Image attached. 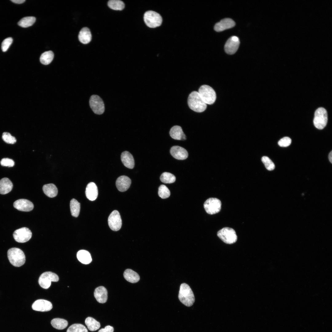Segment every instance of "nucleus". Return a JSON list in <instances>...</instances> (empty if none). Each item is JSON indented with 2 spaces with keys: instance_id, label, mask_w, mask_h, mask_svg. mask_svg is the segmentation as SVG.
Instances as JSON below:
<instances>
[{
  "instance_id": "nucleus-1",
  "label": "nucleus",
  "mask_w": 332,
  "mask_h": 332,
  "mask_svg": "<svg viewBox=\"0 0 332 332\" xmlns=\"http://www.w3.org/2000/svg\"><path fill=\"white\" fill-rule=\"evenodd\" d=\"M178 298L183 304L188 307L192 305L195 301L194 295L191 289L188 285L184 283L180 286Z\"/></svg>"
},
{
  "instance_id": "nucleus-2",
  "label": "nucleus",
  "mask_w": 332,
  "mask_h": 332,
  "mask_svg": "<svg viewBox=\"0 0 332 332\" xmlns=\"http://www.w3.org/2000/svg\"><path fill=\"white\" fill-rule=\"evenodd\" d=\"M188 103L190 108L195 112L201 113L206 109L207 105L203 101L198 92L194 91L189 94Z\"/></svg>"
},
{
  "instance_id": "nucleus-3",
  "label": "nucleus",
  "mask_w": 332,
  "mask_h": 332,
  "mask_svg": "<svg viewBox=\"0 0 332 332\" xmlns=\"http://www.w3.org/2000/svg\"><path fill=\"white\" fill-rule=\"evenodd\" d=\"M7 257L10 263L16 267H20L25 262V256L24 253L18 248H12L9 249L7 251Z\"/></svg>"
},
{
  "instance_id": "nucleus-4",
  "label": "nucleus",
  "mask_w": 332,
  "mask_h": 332,
  "mask_svg": "<svg viewBox=\"0 0 332 332\" xmlns=\"http://www.w3.org/2000/svg\"><path fill=\"white\" fill-rule=\"evenodd\" d=\"M199 94L204 102L206 104L211 105L215 102L216 99L215 92L210 86L203 85L199 89Z\"/></svg>"
},
{
  "instance_id": "nucleus-5",
  "label": "nucleus",
  "mask_w": 332,
  "mask_h": 332,
  "mask_svg": "<svg viewBox=\"0 0 332 332\" xmlns=\"http://www.w3.org/2000/svg\"><path fill=\"white\" fill-rule=\"evenodd\" d=\"M144 22L148 27L154 28L160 26L161 25L162 19L158 13L152 10L145 12L144 14Z\"/></svg>"
},
{
  "instance_id": "nucleus-6",
  "label": "nucleus",
  "mask_w": 332,
  "mask_h": 332,
  "mask_svg": "<svg viewBox=\"0 0 332 332\" xmlns=\"http://www.w3.org/2000/svg\"><path fill=\"white\" fill-rule=\"evenodd\" d=\"M328 121L327 111L322 107L318 108L315 111L313 123L315 127L319 129H323L326 125Z\"/></svg>"
},
{
  "instance_id": "nucleus-7",
  "label": "nucleus",
  "mask_w": 332,
  "mask_h": 332,
  "mask_svg": "<svg viewBox=\"0 0 332 332\" xmlns=\"http://www.w3.org/2000/svg\"><path fill=\"white\" fill-rule=\"evenodd\" d=\"M217 235L222 241L227 244L234 243L237 239L234 230L228 227H224L219 230L217 232Z\"/></svg>"
},
{
  "instance_id": "nucleus-8",
  "label": "nucleus",
  "mask_w": 332,
  "mask_h": 332,
  "mask_svg": "<svg viewBox=\"0 0 332 332\" xmlns=\"http://www.w3.org/2000/svg\"><path fill=\"white\" fill-rule=\"evenodd\" d=\"M59 280L58 275L53 272L47 271L43 273L40 276L38 283L42 288L47 289L50 287L52 282H57Z\"/></svg>"
},
{
  "instance_id": "nucleus-9",
  "label": "nucleus",
  "mask_w": 332,
  "mask_h": 332,
  "mask_svg": "<svg viewBox=\"0 0 332 332\" xmlns=\"http://www.w3.org/2000/svg\"><path fill=\"white\" fill-rule=\"evenodd\" d=\"M204 206L206 212L208 214L212 215L218 213L220 211L221 203L220 200L217 198H210L205 202Z\"/></svg>"
},
{
  "instance_id": "nucleus-10",
  "label": "nucleus",
  "mask_w": 332,
  "mask_h": 332,
  "mask_svg": "<svg viewBox=\"0 0 332 332\" xmlns=\"http://www.w3.org/2000/svg\"><path fill=\"white\" fill-rule=\"evenodd\" d=\"M90 106L93 112L96 114L101 115L105 110V105L102 99L98 95H92L89 100Z\"/></svg>"
},
{
  "instance_id": "nucleus-11",
  "label": "nucleus",
  "mask_w": 332,
  "mask_h": 332,
  "mask_svg": "<svg viewBox=\"0 0 332 332\" xmlns=\"http://www.w3.org/2000/svg\"><path fill=\"white\" fill-rule=\"evenodd\" d=\"M32 233L28 228L23 227L14 231L13 234L14 238L18 242L24 243L29 241L31 238Z\"/></svg>"
},
{
  "instance_id": "nucleus-12",
  "label": "nucleus",
  "mask_w": 332,
  "mask_h": 332,
  "mask_svg": "<svg viewBox=\"0 0 332 332\" xmlns=\"http://www.w3.org/2000/svg\"><path fill=\"white\" fill-rule=\"evenodd\" d=\"M108 223L110 228L113 231H118L121 229L122 220L117 211L115 210L111 213L108 218Z\"/></svg>"
},
{
  "instance_id": "nucleus-13",
  "label": "nucleus",
  "mask_w": 332,
  "mask_h": 332,
  "mask_svg": "<svg viewBox=\"0 0 332 332\" xmlns=\"http://www.w3.org/2000/svg\"><path fill=\"white\" fill-rule=\"evenodd\" d=\"M240 44L238 37L233 36L228 39L224 45L226 52L229 54H234L238 50Z\"/></svg>"
},
{
  "instance_id": "nucleus-14",
  "label": "nucleus",
  "mask_w": 332,
  "mask_h": 332,
  "mask_svg": "<svg viewBox=\"0 0 332 332\" xmlns=\"http://www.w3.org/2000/svg\"><path fill=\"white\" fill-rule=\"evenodd\" d=\"M32 309L41 312L48 311L52 308L51 303L47 300L40 299L35 301L32 305Z\"/></svg>"
},
{
  "instance_id": "nucleus-15",
  "label": "nucleus",
  "mask_w": 332,
  "mask_h": 332,
  "mask_svg": "<svg viewBox=\"0 0 332 332\" xmlns=\"http://www.w3.org/2000/svg\"><path fill=\"white\" fill-rule=\"evenodd\" d=\"M14 208L23 211H29L33 210L34 206L30 201L25 199H20L15 201L13 204Z\"/></svg>"
},
{
  "instance_id": "nucleus-16",
  "label": "nucleus",
  "mask_w": 332,
  "mask_h": 332,
  "mask_svg": "<svg viewBox=\"0 0 332 332\" xmlns=\"http://www.w3.org/2000/svg\"><path fill=\"white\" fill-rule=\"evenodd\" d=\"M172 156L175 158L179 160H184L187 158L188 153L183 148L178 146H172L170 150Z\"/></svg>"
},
{
  "instance_id": "nucleus-17",
  "label": "nucleus",
  "mask_w": 332,
  "mask_h": 332,
  "mask_svg": "<svg viewBox=\"0 0 332 332\" xmlns=\"http://www.w3.org/2000/svg\"><path fill=\"white\" fill-rule=\"evenodd\" d=\"M235 24V22L232 19L230 18H225L216 23L214 26V29L217 32H220L231 28L234 26Z\"/></svg>"
},
{
  "instance_id": "nucleus-18",
  "label": "nucleus",
  "mask_w": 332,
  "mask_h": 332,
  "mask_svg": "<svg viewBox=\"0 0 332 332\" xmlns=\"http://www.w3.org/2000/svg\"><path fill=\"white\" fill-rule=\"evenodd\" d=\"M131 183V180L129 178L126 176H122L117 178L116 184L119 191L124 192L129 188Z\"/></svg>"
},
{
  "instance_id": "nucleus-19",
  "label": "nucleus",
  "mask_w": 332,
  "mask_h": 332,
  "mask_svg": "<svg viewBox=\"0 0 332 332\" xmlns=\"http://www.w3.org/2000/svg\"><path fill=\"white\" fill-rule=\"evenodd\" d=\"M94 296L97 301L100 303L105 302L107 300V291L104 287L100 286L96 288L94 291Z\"/></svg>"
},
{
  "instance_id": "nucleus-20",
  "label": "nucleus",
  "mask_w": 332,
  "mask_h": 332,
  "mask_svg": "<svg viewBox=\"0 0 332 332\" xmlns=\"http://www.w3.org/2000/svg\"><path fill=\"white\" fill-rule=\"evenodd\" d=\"M98 194L97 187L95 183L91 182L87 185L85 190L87 198L90 200L93 201L97 198Z\"/></svg>"
},
{
  "instance_id": "nucleus-21",
  "label": "nucleus",
  "mask_w": 332,
  "mask_h": 332,
  "mask_svg": "<svg viewBox=\"0 0 332 332\" xmlns=\"http://www.w3.org/2000/svg\"><path fill=\"white\" fill-rule=\"evenodd\" d=\"M169 134L171 137L175 140H184L186 139L181 127L179 126L175 125L172 127L170 130Z\"/></svg>"
},
{
  "instance_id": "nucleus-22",
  "label": "nucleus",
  "mask_w": 332,
  "mask_h": 332,
  "mask_svg": "<svg viewBox=\"0 0 332 332\" xmlns=\"http://www.w3.org/2000/svg\"><path fill=\"white\" fill-rule=\"evenodd\" d=\"M121 159L122 163L127 168L129 169L133 168L134 160L132 155L128 152L125 151L121 155Z\"/></svg>"
},
{
  "instance_id": "nucleus-23",
  "label": "nucleus",
  "mask_w": 332,
  "mask_h": 332,
  "mask_svg": "<svg viewBox=\"0 0 332 332\" xmlns=\"http://www.w3.org/2000/svg\"><path fill=\"white\" fill-rule=\"evenodd\" d=\"M78 39L80 42L83 44L89 43L92 39V35L89 29L87 27L83 28L79 32Z\"/></svg>"
},
{
  "instance_id": "nucleus-24",
  "label": "nucleus",
  "mask_w": 332,
  "mask_h": 332,
  "mask_svg": "<svg viewBox=\"0 0 332 332\" xmlns=\"http://www.w3.org/2000/svg\"><path fill=\"white\" fill-rule=\"evenodd\" d=\"M13 187L12 182L8 178H4L0 180V194H7L11 191Z\"/></svg>"
},
{
  "instance_id": "nucleus-25",
  "label": "nucleus",
  "mask_w": 332,
  "mask_h": 332,
  "mask_svg": "<svg viewBox=\"0 0 332 332\" xmlns=\"http://www.w3.org/2000/svg\"><path fill=\"white\" fill-rule=\"evenodd\" d=\"M77 257L78 260L84 264H89L92 261L90 253L85 250H81L78 251L77 253Z\"/></svg>"
},
{
  "instance_id": "nucleus-26",
  "label": "nucleus",
  "mask_w": 332,
  "mask_h": 332,
  "mask_svg": "<svg viewBox=\"0 0 332 332\" xmlns=\"http://www.w3.org/2000/svg\"><path fill=\"white\" fill-rule=\"evenodd\" d=\"M124 276L126 280L131 283H136L140 279L139 275L136 272L129 269H127L124 271Z\"/></svg>"
},
{
  "instance_id": "nucleus-27",
  "label": "nucleus",
  "mask_w": 332,
  "mask_h": 332,
  "mask_svg": "<svg viewBox=\"0 0 332 332\" xmlns=\"http://www.w3.org/2000/svg\"><path fill=\"white\" fill-rule=\"evenodd\" d=\"M44 193L48 197L53 198L57 195L58 190L56 186L53 184H49L44 185L42 188Z\"/></svg>"
},
{
  "instance_id": "nucleus-28",
  "label": "nucleus",
  "mask_w": 332,
  "mask_h": 332,
  "mask_svg": "<svg viewBox=\"0 0 332 332\" xmlns=\"http://www.w3.org/2000/svg\"><path fill=\"white\" fill-rule=\"evenodd\" d=\"M85 323L88 329L91 331H95L100 327V324L96 320L91 317H88L85 321Z\"/></svg>"
},
{
  "instance_id": "nucleus-29",
  "label": "nucleus",
  "mask_w": 332,
  "mask_h": 332,
  "mask_svg": "<svg viewBox=\"0 0 332 332\" xmlns=\"http://www.w3.org/2000/svg\"><path fill=\"white\" fill-rule=\"evenodd\" d=\"M51 323L54 328L60 330L64 329L68 325V322L67 320L58 318L53 319L51 322Z\"/></svg>"
},
{
  "instance_id": "nucleus-30",
  "label": "nucleus",
  "mask_w": 332,
  "mask_h": 332,
  "mask_svg": "<svg viewBox=\"0 0 332 332\" xmlns=\"http://www.w3.org/2000/svg\"><path fill=\"white\" fill-rule=\"evenodd\" d=\"M70 211L72 215L77 217L79 215L80 210V204L74 199L71 200L70 204Z\"/></svg>"
},
{
  "instance_id": "nucleus-31",
  "label": "nucleus",
  "mask_w": 332,
  "mask_h": 332,
  "mask_svg": "<svg viewBox=\"0 0 332 332\" xmlns=\"http://www.w3.org/2000/svg\"><path fill=\"white\" fill-rule=\"evenodd\" d=\"M53 57L54 54L53 52L51 51H49L45 52L41 54L40 60L42 64L47 65L51 62Z\"/></svg>"
},
{
  "instance_id": "nucleus-32",
  "label": "nucleus",
  "mask_w": 332,
  "mask_h": 332,
  "mask_svg": "<svg viewBox=\"0 0 332 332\" xmlns=\"http://www.w3.org/2000/svg\"><path fill=\"white\" fill-rule=\"evenodd\" d=\"M36 19V18L34 17H25L18 22V24L22 27H28L32 26L35 22Z\"/></svg>"
},
{
  "instance_id": "nucleus-33",
  "label": "nucleus",
  "mask_w": 332,
  "mask_h": 332,
  "mask_svg": "<svg viewBox=\"0 0 332 332\" xmlns=\"http://www.w3.org/2000/svg\"><path fill=\"white\" fill-rule=\"evenodd\" d=\"M108 5L110 8L115 10H122L125 6L124 2L119 0H110L108 1Z\"/></svg>"
},
{
  "instance_id": "nucleus-34",
  "label": "nucleus",
  "mask_w": 332,
  "mask_h": 332,
  "mask_svg": "<svg viewBox=\"0 0 332 332\" xmlns=\"http://www.w3.org/2000/svg\"><path fill=\"white\" fill-rule=\"evenodd\" d=\"M161 181L165 184H171L175 182L176 178L173 174L168 172H164L162 174L160 177Z\"/></svg>"
},
{
  "instance_id": "nucleus-35",
  "label": "nucleus",
  "mask_w": 332,
  "mask_h": 332,
  "mask_svg": "<svg viewBox=\"0 0 332 332\" xmlns=\"http://www.w3.org/2000/svg\"><path fill=\"white\" fill-rule=\"evenodd\" d=\"M66 332H88V331L83 325L80 324H74L69 327Z\"/></svg>"
},
{
  "instance_id": "nucleus-36",
  "label": "nucleus",
  "mask_w": 332,
  "mask_h": 332,
  "mask_svg": "<svg viewBox=\"0 0 332 332\" xmlns=\"http://www.w3.org/2000/svg\"><path fill=\"white\" fill-rule=\"evenodd\" d=\"M158 194L159 196L162 199L168 198L170 196V192L168 188L164 185H161L158 188Z\"/></svg>"
},
{
  "instance_id": "nucleus-37",
  "label": "nucleus",
  "mask_w": 332,
  "mask_h": 332,
  "mask_svg": "<svg viewBox=\"0 0 332 332\" xmlns=\"http://www.w3.org/2000/svg\"><path fill=\"white\" fill-rule=\"evenodd\" d=\"M261 160L268 170L272 171L275 169V166L274 164L268 157L263 156Z\"/></svg>"
},
{
  "instance_id": "nucleus-38",
  "label": "nucleus",
  "mask_w": 332,
  "mask_h": 332,
  "mask_svg": "<svg viewBox=\"0 0 332 332\" xmlns=\"http://www.w3.org/2000/svg\"><path fill=\"white\" fill-rule=\"evenodd\" d=\"M2 139L5 142L9 144H14L16 142L15 138L8 132H5L3 133Z\"/></svg>"
},
{
  "instance_id": "nucleus-39",
  "label": "nucleus",
  "mask_w": 332,
  "mask_h": 332,
  "mask_svg": "<svg viewBox=\"0 0 332 332\" xmlns=\"http://www.w3.org/2000/svg\"><path fill=\"white\" fill-rule=\"evenodd\" d=\"M12 42L13 39L11 37H9L5 39L2 43L1 48L2 51L4 52L6 51Z\"/></svg>"
},
{
  "instance_id": "nucleus-40",
  "label": "nucleus",
  "mask_w": 332,
  "mask_h": 332,
  "mask_svg": "<svg viewBox=\"0 0 332 332\" xmlns=\"http://www.w3.org/2000/svg\"><path fill=\"white\" fill-rule=\"evenodd\" d=\"M291 142V139L288 137H285L281 139L278 142L279 145L281 147H287L290 145Z\"/></svg>"
},
{
  "instance_id": "nucleus-41",
  "label": "nucleus",
  "mask_w": 332,
  "mask_h": 332,
  "mask_svg": "<svg viewBox=\"0 0 332 332\" xmlns=\"http://www.w3.org/2000/svg\"><path fill=\"white\" fill-rule=\"evenodd\" d=\"M1 165L3 166L12 167L14 165V162L11 159L8 158H4L0 161Z\"/></svg>"
},
{
  "instance_id": "nucleus-42",
  "label": "nucleus",
  "mask_w": 332,
  "mask_h": 332,
  "mask_svg": "<svg viewBox=\"0 0 332 332\" xmlns=\"http://www.w3.org/2000/svg\"><path fill=\"white\" fill-rule=\"evenodd\" d=\"M114 329L113 327L110 326H107L104 328H102L98 332H113Z\"/></svg>"
},
{
  "instance_id": "nucleus-43",
  "label": "nucleus",
  "mask_w": 332,
  "mask_h": 332,
  "mask_svg": "<svg viewBox=\"0 0 332 332\" xmlns=\"http://www.w3.org/2000/svg\"><path fill=\"white\" fill-rule=\"evenodd\" d=\"M11 1H12V2H13V3H15L18 4H22V3L23 2H24L25 1V0H11Z\"/></svg>"
},
{
  "instance_id": "nucleus-44",
  "label": "nucleus",
  "mask_w": 332,
  "mask_h": 332,
  "mask_svg": "<svg viewBox=\"0 0 332 332\" xmlns=\"http://www.w3.org/2000/svg\"><path fill=\"white\" fill-rule=\"evenodd\" d=\"M328 158L330 162L332 163V151H331L329 154Z\"/></svg>"
}]
</instances>
